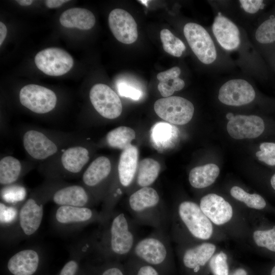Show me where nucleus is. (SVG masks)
I'll use <instances>...</instances> for the list:
<instances>
[{"label":"nucleus","instance_id":"obj_1","mask_svg":"<svg viewBox=\"0 0 275 275\" xmlns=\"http://www.w3.org/2000/svg\"><path fill=\"white\" fill-rule=\"evenodd\" d=\"M99 223L98 229L88 238L92 251L105 258L123 257L132 253L137 241L124 213L113 211Z\"/></svg>","mask_w":275,"mask_h":275},{"label":"nucleus","instance_id":"obj_2","mask_svg":"<svg viewBox=\"0 0 275 275\" xmlns=\"http://www.w3.org/2000/svg\"><path fill=\"white\" fill-rule=\"evenodd\" d=\"M90 158L89 148L78 143L63 148L53 158L42 163L40 170L46 178H76L82 174Z\"/></svg>","mask_w":275,"mask_h":275},{"label":"nucleus","instance_id":"obj_3","mask_svg":"<svg viewBox=\"0 0 275 275\" xmlns=\"http://www.w3.org/2000/svg\"><path fill=\"white\" fill-rule=\"evenodd\" d=\"M39 129L25 130L22 135L23 148L34 160L45 162L56 156L63 148L80 141Z\"/></svg>","mask_w":275,"mask_h":275},{"label":"nucleus","instance_id":"obj_4","mask_svg":"<svg viewBox=\"0 0 275 275\" xmlns=\"http://www.w3.org/2000/svg\"><path fill=\"white\" fill-rule=\"evenodd\" d=\"M49 202V191L45 180L31 193L19 209L17 242L35 235L42 223L44 207Z\"/></svg>","mask_w":275,"mask_h":275},{"label":"nucleus","instance_id":"obj_5","mask_svg":"<svg viewBox=\"0 0 275 275\" xmlns=\"http://www.w3.org/2000/svg\"><path fill=\"white\" fill-rule=\"evenodd\" d=\"M103 219L101 212L89 207L57 206L51 215L52 228L62 235H70L86 226Z\"/></svg>","mask_w":275,"mask_h":275},{"label":"nucleus","instance_id":"obj_6","mask_svg":"<svg viewBox=\"0 0 275 275\" xmlns=\"http://www.w3.org/2000/svg\"><path fill=\"white\" fill-rule=\"evenodd\" d=\"M160 198L152 187H141L132 194L129 198L130 211L140 222L159 227L165 217V211L159 210Z\"/></svg>","mask_w":275,"mask_h":275},{"label":"nucleus","instance_id":"obj_7","mask_svg":"<svg viewBox=\"0 0 275 275\" xmlns=\"http://www.w3.org/2000/svg\"><path fill=\"white\" fill-rule=\"evenodd\" d=\"M45 250L34 245L20 249L6 261V275H41L46 261Z\"/></svg>","mask_w":275,"mask_h":275},{"label":"nucleus","instance_id":"obj_8","mask_svg":"<svg viewBox=\"0 0 275 275\" xmlns=\"http://www.w3.org/2000/svg\"><path fill=\"white\" fill-rule=\"evenodd\" d=\"M49 190V202L57 206L91 207L95 198L81 184L67 183L63 180L46 178Z\"/></svg>","mask_w":275,"mask_h":275},{"label":"nucleus","instance_id":"obj_9","mask_svg":"<svg viewBox=\"0 0 275 275\" xmlns=\"http://www.w3.org/2000/svg\"><path fill=\"white\" fill-rule=\"evenodd\" d=\"M154 109L160 118L175 125L187 124L192 119L194 113L193 103L179 96H170L156 100Z\"/></svg>","mask_w":275,"mask_h":275},{"label":"nucleus","instance_id":"obj_10","mask_svg":"<svg viewBox=\"0 0 275 275\" xmlns=\"http://www.w3.org/2000/svg\"><path fill=\"white\" fill-rule=\"evenodd\" d=\"M178 214L194 237L206 240L211 236L213 228L210 220L196 203L189 201L181 202L178 207Z\"/></svg>","mask_w":275,"mask_h":275},{"label":"nucleus","instance_id":"obj_11","mask_svg":"<svg viewBox=\"0 0 275 275\" xmlns=\"http://www.w3.org/2000/svg\"><path fill=\"white\" fill-rule=\"evenodd\" d=\"M21 104L37 114H45L55 108L58 98L51 90L35 84L23 87L19 93Z\"/></svg>","mask_w":275,"mask_h":275},{"label":"nucleus","instance_id":"obj_12","mask_svg":"<svg viewBox=\"0 0 275 275\" xmlns=\"http://www.w3.org/2000/svg\"><path fill=\"white\" fill-rule=\"evenodd\" d=\"M183 33L191 50L201 62L209 64L215 60L216 51L214 43L203 26L189 22L184 26Z\"/></svg>","mask_w":275,"mask_h":275},{"label":"nucleus","instance_id":"obj_13","mask_svg":"<svg viewBox=\"0 0 275 275\" xmlns=\"http://www.w3.org/2000/svg\"><path fill=\"white\" fill-rule=\"evenodd\" d=\"M37 68L50 76H61L69 71L74 64L71 56L58 47H49L40 51L35 57Z\"/></svg>","mask_w":275,"mask_h":275},{"label":"nucleus","instance_id":"obj_14","mask_svg":"<svg viewBox=\"0 0 275 275\" xmlns=\"http://www.w3.org/2000/svg\"><path fill=\"white\" fill-rule=\"evenodd\" d=\"M132 253L149 265H157L167 260L169 248L163 235L154 234L137 241Z\"/></svg>","mask_w":275,"mask_h":275},{"label":"nucleus","instance_id":"obj_15","mask_svg":"<svg viewBox=\"0 0 275 275\" xmlns=\"http://www.w3.org/2000/svg\"><path fill=\"white\" fill-rule=\"evenodd\" d=\"M90 101L100 115L107 119H114L121 114L122 105L117 93L103 84L94 85L89 93Z\"/></svg>","mask_w":275,"mask_h":275},{"label":"nucleus","instance_id":"obj_16","mask_svg":"<svg viewBox=\"0 0 275 275\" xmlns=\"http://www.w3.org/2000/svg\"><path fill=\"white\" fill-rule=\"evenodd\" d=\"M108 21L112 33L119 42L129 44L137 40L136 23L126 10L121 9L113 10L109 14Z\"/></svg>","mask_w":275,"mask_h":275},{"label":"nucleus","instance_id":"obj_17","mask_svg":"<svg viewBox=\"0 0 275 275\" xmlns=\"http://www.w3.org/2000/svg\"><path fill=\"white\" fill-rule=\"evenodd\" d=\"M112 170L109 159L104 156L93 160L81 175V184L92 194L96 199L98 190L108 179Z\"/></svg>","mask_w":275,"mask_h":275},{"label":"nucleus","instance_id":"obj_18","mask_svg":"<svg viewBox=\"0 0 275 275\" xmlns=\"http://www.w3.org/2000/svg\"><path fill=\"white\" fill-rule=\"evenodd\" d=\"M255 97L253 87L246 80L232 79L225 83L220 88L218 99L223 103L240 106L251 102Z\"/></svg>","mask_w":275,"mask_h":275},{"label":"nucleus","instance_id":"obj_19","mask_svg":"<svg viewBox=\"0 0 275 275\" xmlns=\"http://www.w3.org/2000/svg\"><path fill=\"white\" fill-rule=\"evenodd\" d=\"M230 135L235 139H254L260 135L265 126L263 120L255 115L234 116L227 126Z\"/></svg>","mask_w":275,"mask_h":275},{"label":"nucleus","instance_id":"obj_20","mask_svg":"<svg viewBox=\"0 0 275 275\" xmlns=\"http://www.w3.org/2000/svg\"><path fill=\"white\" fill-rule=\"evenodd\" d=\"M200 207L206 216L217 225L227 223L233 215L231 205L223 197L215 194H209L203 197Z\"/></svg>","mask_w":275,"mask_h":275},{"label":"nucleus","instance_id":"obj_21","mask_svg":"<svg viewBox=\"0 0 275 275\" xmlns=\"http://www.w3.org/2000/svg\"><path fill=\"white\" fill-rule=\"evenodd\" d=\"M21 206L0 202L1 240L3 243L11 244L17 242L18 215Z\"/></svg>","mask_w":275,"mask_h":275},{"label":"nucleus","instance_id":"obj_22","mask_svg":"<svg viewBox=\"0 0 275 275\" xmlns=\"http://www.w3.org/2000/svg\"><path fill=\"white\" fill-rule=\"evenodd\" d=\"M213 33L218 43L228 50L237 48L240 44V34L237 26L221 13L215 18Z\"/></svg>","mask_w":275,"mask_h":275},{"label":"nucleus","instance_id":"obj_23","mask_svg":"<svg viewBox=\"0 0 275 275\" xmlns=\"http://www.w3.org/2000/svg\"><path fill=\"white\" fill-rule=\"evenodd\" d=\"M31 167L17 158L7 155L0 160V184L1 186L13 184L19 180L30 170Z\"/></svg>","mask_w":275,"mask_h":275},{"label":"nucleus","instance_id":"obj_24","mask_svg":"<svg viewBox=\"0 0 275 275\" xmlns=\"http://www.w3.org/2000/svg\"><path fill=\"white\" fill-rule=\"evenodd\" d=\"M178 135L177 128L166 122L156 123L150 131L151 142L154 148L160 152L173 147L177 142Z\"/></svg>","mask_w":275,"mask_h":275},{"label":"nucleus","instance_id":"obj_25","mask_svg":"<svg viewBox=\"0 0 275 275\" xmlns=\"http://www.w3.org/2000/svg\"><path fill=\"white\" fill-rule=\"evenodd\" d=\"M138 150L131 145L123 150L118 166V179L120 183L125 187L132 182L136 174L138 160Z\"/></svg>","mask_w":275,"mask_h":275},{"label":"nucleus","instance_id":"obj_26","mask_svg":"<svg viewBox=\"0 0 275 275\" xmlns=\"http://www.w3.org/2000/svg\"><path fill=\"white\" fill-rule=\"evenodd\" d=\"M60 22L68 28H77L82 30L92 29L95 23V17L89 10L72 8L65 11L60 16Z\"/></svg>","mask_w":275,"mask_h":275},{"label":"nucleus","instance_id":"obj_27","mask_svg":"<svg viewBox=\"0 0 275 275\" xmlns=\"http://www.w3.org/2000/svg\"><path fill=\"white\" fill-rule=\"evenodd\" d=\"M216 249L210 243H203L185 251L183 256V262L187 268L193 269L197 272L200 267L205 265L211 258Z\"/></svg>","mask_w":275,"mask_h":275},{"label":"nucleus","instance_id":"obj_28","mask_svg":"<svg viewBox=\"0 0 275 275\" xmlns=\"http://www.w3.org/2000/svg\"><path fill=\"white\" fill-rule=\"evenodd\" d=\"M90 252L88 239L81 240L71 249L69 259L56 275H78L81 268V261Z\"/></svg>","mask_w":275,"mask_h":275},{"label":"nucleus","instance_id":"obj_29","mask_svg":"<svg viewBox=\"0 0 275 275\" xmlns=\"http://www.w3.org/2000/svg\"><path fill=\"white\" fill-rule=\"evenodd\" d=\"M181 70L178 67H174L157 75L159 82L157 89L163 97H168L177 91L182 89L185 82L179 77Z\"/></svg>","mask_w":275,"mask_h":275},{"label":"nucleus","instance_id":"obj_30","mask_svg":"<svg viewBox=\"0 0 275 275\" xmlns=\"http://www.w3.org/2000/svg\"><path fill=\"white\" fill-rule=\"evenodd\" d=\"M219 174V169L213 163L196 167L189 174L190 185L196 188H203L211 185Z\"/></svg>","mask_w":275,"mask_h":275},{"label":"nucleus","instance_id":"obj_31","mask_svg":"<svg viewBox=\"0 0 275 275\" xmlns=\"http://www.w3.org/2000/svg\"><path fill=\"white\" fill-rule=\"evenodd\" d=\"M160 165L156 160L149 158L142 160L138 167L136 182L141 187H148L158 176Z\"/></svg>","mask_w":275,"mask_h":275},{"label":"nucleus","instance_id":"obj_32","mask_svg":"<svg viewBox=\"0 0 275 275\" xmlns=\"http://www.w3.org/2000/svg\"><path fill=\"white\" fill-rule=\"evenodd\" d=\"M135 138L134 130L128 127L120 126L109 131L105 136L107 145L114 148L124 150L131 144Z\"/></svg>","mask_w":275,"mask_h":275},{"label":"nucleus","instance_id":"obj_33","mask_svg":"<svg viewBox=\"0 0 275 275\" xmlns=\"http://www.w3.org/2000/svg\"><path fill=\"white\" fill-rule=\"evenodd\" d=\"M1 187V201L6 204L21 206L27 199V190L19 182Z\"/></svg>","mask_w":275,"mask_h":275},{"label":"nucleus","instance_id":"obj_34","mask_svg":"<svg viewBox=\"0 0 275 275\" xmlns=\"http://www.w3.org/2000/svg\"><path fill=\"white\" fill-rule=\"evenodd\" d=\"M160 37L164 50L170 54L179 57L185 50L186 47L183 42L168 29L162 30Z\"/></svg>","mask_w":275,"mask_h":275},{"label":"nucleus","instance_id":"obj_35","mask_svg":"<svg viewBox=\"0 0 275 275\" xmlns=\"http://www.w3.org/2000/svg\"><path fill=\"white\" fill-rule=\"evenodd\" d=\"M230 194L235 199L244 203L250 208L262 209L266 206L265 201L260 195L249 194L240 187H232Z\"/></svg>","mask_w":275,"mask_h":275},{"label":"nucleus","instance_id":"obj_36","mask_svg":"<svg viewBox=\"0 0 275 275\" xmlns=\"http://www.w3.org/2000/svg\"><path fill=\"white\" fill-rule=\"evenodd\" d=\"M256 40L263 44L275 41V17L263 22L256 32Z\"/></svg>","mask_w":275,"mask_h":275},{"label":"nucleus","instance_id":"obj_37","mask_svg":"<svg viewBox=\"0 0 275 275\" xmlns=\"http://www.w3.org/2000/svg\"><path fill=\"white\" fill-rule=\"evenodd\" d=\"M256 244L275 252V227L267 230H257L253 233Z\"/></svg>","mask_w":275,"mask_h":275},{"label":"nucleus","instance_id":"obj_38","mask_svg":"<svg viewBox=\"0 0 275 275\" xmlns=\"http://www.w3.org/2000/svg\"><path fill=\"white\" fill-rule=\"evenodd\" d=\"M227 255L223 252L217 254L211 258L209 265L214 275H228Z\"/></svg>","mask_w":275,"mask_h":275},{"label":"nucleus","instance_id":"obj_39","mask_svg":"<svg viewBox=\"0 0 275 275\" xmlns=\"http://www.w3.org/2000/svg\"><path fill=\"white\" fill-rule=\"evenodd\" d=\"M260 151L256 153L258 159L268 165H275V143L264 142L260 145Z\"/></svg>","mask_w":275,"mask_h":275},{"label":"nucleus","instance_id":"obj_40","mask_svg":"<svg viewBox=\"0 0 275 275\" xmlns=\"http://www.w3.org/2000/svg\"><path fill=\"white\" fill-rule=\"evenodd\" d=\"M118 91L121 96L128 97L134 100H139L142 96V92L140 90L124 82L118 84Z\"/></svg>","mask_w":275,"mask_h":275},{"label":"nucleus","instance_id":"obj_41","mask_svg":"<svg viewBox=\"0 0 275 275\" xmlns=\"http://www.w3.org/2000/svg\"><path fill=\"white\" fill-rule=\"evenodd\" d=\"M240 3L243 9L250 13H255L264 7L261 0H240Z\"/></svg>","mask_w":275,"mask_h":275},{"label":"nucleus","instance_id":"obj_42","mask_svg":"<svg viewBox=\"0 0 275 275\" xmlns=\"http://www.w3.org/2000/svg\"><path fill=\"white\" fill-rule=\"evenodd\" d=\"M136 275H159L157 271L153 266L145 265L141 266Z\"/></svg>","mask_w":275,"mask_h":275},{"label":"nucleus","instance_id":"obj_43","mask_svg":"<svg viewBox=\"0 0 275 275\" xmlns=\"http://www.w3.org/2000/svg\"><path fill=\"white\" fill-rule=\"evenodd\" d=\"M99 275H124L119 267L115 266H109L104 268Z\"/></svg>","mask_w":275,"mask_h":275},{"label":"nucleus","instance_id":"obj_44","mask_svg":"<svg viewBox=\"0 0 275 275\" xmlns=\"http://www.w3.org/2000/svg\"><path fill=\"white\" fill-rule=\"evenodd\" d=\"M68 2H69L68 0H47L45 1V4L49 8H56Z\"/></svg>","mask_w":275,"mask_h":275},{"label":"nucleus","instance_id":"obj_45","mask_svg":"<svg viewBox=\"0 0 275 275\" xmlns=\"http://www.w3.org/2000/svg\"><path fill=\"white\" fill-rule=\"evenodd\" d=\"M7 30L5 24L0 22V45L2 44L7 35Z\"/></svg>","mask_w":275,"mask_h":275},{"label":"nucleus","instance_id":"obj_46","mask_svg":"<svg viewBox=\"0 0 275 275\" xmlns=\"http://www.w3.org/2000/svg\"><path fill=\"white\" fill-rule=\"evenodd\" d=\"M20 5L27 6L31 5L33 1L32 0H17L16 1Z\"/></svg>","mask_w":275,"mask_h":275},{"label":"nucleus","instance_id":"obj_47","mask_svg":"<svg viewBox=\"0 0 275 275\" xmlns=\"http://www.w3.org/2000/svg\"><path fill=\"white\" fill-rule=\"evenodd\" d=\"M231 275H247L246 272L243 269H237Z\"/></svg>","mask_w":275,"mask_h":275},{"label":"nucleus","instance_id":"obj_48","mask_svg":"<svg viewBox=\"0 0 275 275\" xmlns=\"http://www.w3.org/2000/svg\"><path fill=\"white\" fill-rule=\"evenodd\" d=\"M270 183L271 186L275 190V174L271 178Z\"/></svg>","mask_w":275,"mask_h":275},{"label":"nucleus","instance_id":"obj_49","mask_svg":"<svg viewBox=\"0 0 275 275\" xmlns=\"http://www.w3.org/2000/svg\"><path fill=\"white\" fill-rule=\"evenodd\" d=\"M234 116L233 114H232L231 113H228L226 115V118L229 120L232 119L234 118Z\"/></svg>","mask_w":275,"mask_h":275},{"label":"nucleus","instance_id":"obj_50","mask_svg":"<svg viewBox=\"0 0 275 275\" xmlns=\"http://www.w3.org/2000/svg\"><path fill=\"white\" fill-rule=\"evenodd\" d=\"M78 275H86V273L85 272V270H84L83 268H81V270Z\"/></svg>","mask_w":275,"mask_h":275},{"label":"nucleus","instance_id":"obj_51","mask_svg":"<svg viewBox=\"0 0 275 275\" xmlns=\"http://www.w3.org/2000/svg\"><path fill=\"white\" fill-rule=\"evenodd\" d=\"M271 275H275V265L271 270Z\"/></svg>","mask_w":275,"mask_h":275},{"label":"nucleus","instance_id":"obj_52","mask_svg":"<svg viewBox=\"0 0 275 275\" xmlns=\"http://www.w3.org/2000/svg\"><path fill=\"white\" fill-rule=\"evenodd\" d=\"M142 3L146 4L148 1H141Z\"/></svg>","mask_w":275,"mask_h":275}]
</instances>
